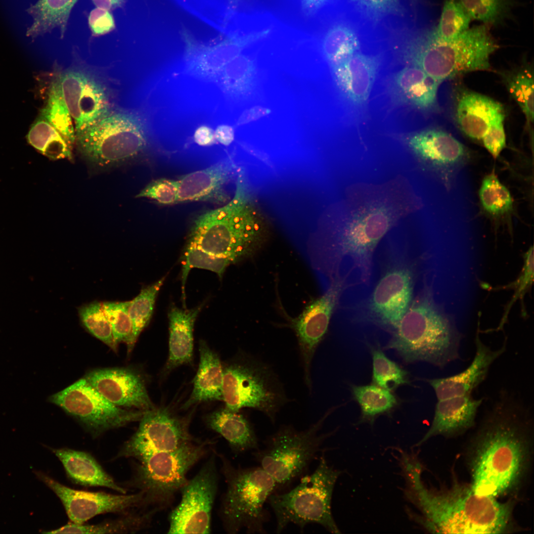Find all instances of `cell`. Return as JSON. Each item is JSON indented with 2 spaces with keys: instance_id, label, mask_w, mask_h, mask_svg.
Listing matches in <instances>:
<instances>
[{
  "instance_id": "6da1fadb",
  "label": "cell",
  "mask_w": 534,
  "mask_h": 534,
  "mask_svg": "<svg viewBox=\"0 0 534 534\" xmlns=\"http://www.w3.org/2000/svg\"><path fill=\"white\" fill-rule=\"evenodd\" d=\"M424 198L402 175L382 183L359 182L346 188L328 215L306 256L325 285L346 277L369 285L376 250L384 236L404 218L425 208Z\"/></svg>"
},
{
  "instance_id": "7a4b0ae2",
  "label": "cell",
  "mask_w": 534,
  "mask_h": 534,
  "mask_svg": "<svg viewBox=\"0 0 534 534\" xmlns=\"http://www.w3.org/2000/svg\"><path fill=\"white\" fill-rule=\"evenodd\" d=\"M522 400L502 390L486 411L474 437L471 486L497 498L516 490L529 465L533 419Z\"/></svg>"
},
{
  "instance_id": "3957f363",
  "label": "cell",
  "mask_w": 534,
  "mask_h": 534,
  "mask_svg": "<svg viewBox=\"0 0 534 534\" xmlns=\"http://www.w3.org/2000/svg\"><path fill=\"white\" fill-rule=\"evenodd\" d=\"M400 463L406 495L422 512L429 530L447 534H500L509 530L510 501L480 495L471 485L457 483L445 489H429L421 480L418 461L406 458Z\"/></svg>"
},
{
  "instance_id": "277c9868",
  "label": "cell",
  "mask_w": 534,
  "mask_h": 534,
  "mask_svg": "<svg viewBox=\"0 0 534 534\" xmlns=\"http://www.w3.org/2000/svg\"><path fill=\"white\" fill-rule=\"evenodd\" d=\"M269 235L268 222L241 171L233 197L196 219L187 244L234 264L253 257Z\"/></svg>"
},
{
  "instance_id": "5b68a950",
  "label": "cell",
  "mask_w": 534,
  "mask_h": 534,
  "mask_svg": "<svg viewBox=\"0 0 534 534\" xmlns=\"http://www.w3.org/2000/svg\"><path fill=\"white\" fill-rule=\"evenodd\" d=\"M497 48L490 27L484 24L448 41L437 38L433 29L418 34L406 44L404 53L411 65L444 83L462 74L489 69L490 56Z\"/></svg>"
},
{
  "instance_id": "8992f818",
  "label": "cell",
  "mask_w": 534,
  "mask_h": 534,
  "mask_svg": "<svg viewBox=\"0 0 534 534\" xmlns=\"http://www.w3.org/2000/svg\"><path fill=\"white\" fill-rule=\"evenodd\" d=\"M388 348L407 362L422 361L444 369L460 357V337L421 294L413 299L390 333Z\"/></svg>"
},
{
  "instance_id": "52a82bcc",
  "label": "cell",
  "mask_w": 534,
  "mask_h": 534,
  "mask_svg": "<svg viewBox=\"0 0 534 534\" xmlns=\"http://www.w3.org/2000/svg\"><path fill=\"white\" fill-rule=\"evenodd\" d=\"M216 454L226 484L219 510L224 530L230 534L243 529L248 534H266L264 526L269 515L265 505L277 492L275 482L259 466L235 467L223 454Z\"/></svg>"
},
{
  "instance_id": "ba28073f",
  "label": "cell",
  "mask_w": 534,
  "mask_h": 534,
  "mask_svg": "<svg viewBox=\"0 0 534 534\" xmlns=\"http://www.w3.org/2000/svg\"><path fill=\"white\" fill-rule=\"evenodd\" d=\"M324 455L323 451L314 471L302 477L296 487L274 493L268 498L276 518V533H281L290 524L301 531L308 524H317L331 533H341L332 515L331 501L342 472L330 466Z\"/></svg>"
},
{
  "instance_id": "9c48e42d",
  "label": "cell",
  "mask_w": 534,
  "mask_h": 534,
  "mask_svg": "<svg viewBox=\"0 0 534 534\" xmlns=\"http://www.w3.org/2000/svg\"><path fill=\"white\" fill-rule=\"evenodd\" d=\"M214 444L211 440H199L137 460L130 484L142 493L143 509L159 512L169 507L187 481L189 470L209 454Z\"/></svg>"
},
{
  "instance_id": "30bf717a",
  "label": "cell",
  "mask_w": 534,
  "mask_h": 534,
  "mask_svg": "<svg viewBox=\"0 0 534 534\" xmlns=\"http://www.w3.org/2000/svg\"><path fill=\"white\" fill-rule=\"evenodd\" d=\"M329 409L309 428L298 430L284 425L264 441V447L253 453L254 458L275 482L277 492H281L308 470L312 460L321 450L324 442L335 431L320 433L325 420L335 410Z\"/></svg>"
},
{
  "instance_id": "8fae6325",
  "label": "cell",
  "mask_w": 534,
  "mask_h": 534,
  "mask_svg": "<svg viewBox=\"0 0 534 534\" xmlns=\"http://www.w3.org/2000/svg\"><path fill=\"white\" fill-rule=\"evenodd\" d=\"M139 115L112 111L91 126L76 134L75 143L83 157L101 168L131 162L145 150L148 135Z\"/></svg>"
},
{
  "instance_id": "7c38bea8",
  "label": "cell",
  "mask_w": 534,
  "mask_h": 534,
  "mask_svg": "<svg viewBox=\"0 0 534 534\" xmlns=\"http://www.w3.org/2000/svg\"><path fill=\"white\" fill-rule=\"evenodd\" d=\"M222 369L225 407L234 412L243 408L254 409L263 412L274 423L277 414L289 400L273 369L246 353L224 365Z\"/></svg>"
},
{
  "instance_id": "4fadbf2b",
  "label": "cell",
  "mask_w": 534,
  "mask_h": 534,
  "mask_svg": "<svg viewBox=\"0 0 534 534\" xmlns=\"http://www.w3.org/2000/svg\"><path fill=\"white\" fill-rule=\"evenodd\" d=\"M367 298L355 308L356 320L390 333L414 297L416 264L405 253L390 256Z\"/></svg>"
},
{
  "instance_id": "5bb4252c",
  "label": "cell",
  "mask_w": 534,
  "mask_h": 534,
  "mask_svg": "<svg viewBox=\"0 0 534 534\" xmlns=\"http://www.w3.org/2000/svg\"><path fill=\"white\" fill-rule=\"evenodd\" d=\"M48 400L78 420L95 437L139 421L144 412L114 405L84 377L52 395Z\"/></svg>"
},
{
  "instance_id": "9a60e30c",
  "label": "cell",
  "mask_w": 534,
  "mask_h": 534,
  "mask_svg": "<svg viewBox=\"0 0 534 534\" xmlns=\"http://www.w3.org/2000/svg\"><path fill=\"white\" fill-rule=\"evenodd\" d=\"M216 452L213 449L197 474L180 490L181 499L169 517L168 534H210L212 512L218 491Z\"/></svg>"
},
{
  "instance_id": "2e32d148",
  "label": "cell",
  "mask_w": 534,
  "mask_h": 534,
  "mask_svg": "<svg viewBox=\"0 0 534 534\" xmlns=\"http://www.w3.org/2000/svg\"><path fill=\"white\" fill-rule=\"evenodd\" d=\"M189 423V418L178 416L166 407L145 410L137 431L124 445L118 456L138 460L199 441L190 433Z\"/></svg>"
},
{
  "instance_id": "e0dca14e",
  "label": "cell",
  "mask_w": 534,
  "mask_h": 534,
  "mask_svg": "<svg viewBox=\"0 0 534 534\" xmlns=\"http://www.w3.org/2000/svg\"><path fill=\"white\" fill-rule=\"evenodd\" d=\"M402 140L422 173L443 178L467 171L465 147L446 131L426 129L407 134Z\"/></svg>"
},
{
  "instance_id": "ac0fdd59",
  "label": "cell",
  "mask_w": 534,
  "mask_h": 534,
  "mask_svg": "<svg viewBox=\"0 0 534 534\" xmlns=\"http://www.w3.org/2000/svg\"><path fill=\"white\" fill-rule=\"evenodd\" d=\"M351 287L347 278H336L322 296L312 301L299 316L289 320V326L294 331L298 341L304 381L310 393L311 369L314 354L327 333L332 314L343 293Z\"/></svg>"
},
{
  "instance_id": "d6986e66",
  "label": "cell",
  "mask_w": 534,
  "mask_h": 534,
  "mask_svg": "<svg viewBox=\"0 0 534 534\" xmlns=\"http://www.w3.org/2000/svg\"><path fill=\"white\" fill-rule=\"evenodd\" d=\"M57 79L63 98L75 125L76 134L111 111L107 88L89 72L71 69Z\"/></svg>"
},
{
  "instance_id": "ffe728a7",
  "label": "cell",
  "mask_w": 534,
  "mask_h": 534,
  "mask_svg": "<svg viewBox=\"0 0 534 534\" xmlns=\"http://www.w3.org/2000/svg\"><path fill=\"white\" fill-rule=\"evenodd\" d=\"M36 478L52 490L61 500L72 523L82 524L93 517L106 513L126 514L142 509V492L115 495L89 492L69 488L46 473L33 470Z\"/></svg>"
},
{
  "instance_id": "44dd1931",
  "label": "cell",
  "mask_w": 534,
  "mask_h": 534,
  "mask_svg": "<svg viewBox=\"0 0 534 534\" xmlns=\"http://www.w3.org/2000/svg\"><path fill=\"white\" fill-rule=\"evenodd\" d=\"M265 37V33L262 30L250 31L214 44H205L194 40L188 32H183L186 71L202 80H217L227 63Z\"/></svg>"
},
{
  "instance_id": "7402d4cb",
  "label": "cell",
  "mask_w": 534,
  "mask_h": 534,
  "mask_svg": "<svg viewBox=\"0 0 534 534\" xmlns=\"http://www.w3.org/2000/svg\"><path fill=\"white\" fill-rule=\"evenodd\" d=\"M84 378L114 405L127 409L145 411L154 407L148 394L142 375L134 368H98Z\"/></svg>"
},
{
  "instance_id": "603a6c76",
  "label": "cell",
  "mask_w": 534,
  "mask_h": 534,
  "mask_svg": "<svg viewBox=\"0 0 534 534\" xmlns=\"http://www.w3.org/2000/svg\"><path fill=\"white\" fill-rule=\"evenodd\" d=\"M234 165L229 158L221 159L204 169L194 171L178 179L177 203L209 202L218 204L231 198L227 187L235 176Z\"/></svg>"
},
{
  "instance_id": "cb8c5ba5",
  "label": "cell",
  "mask_w": 534,
  "mask_h": 534,
  "mask_svg": "<svg viewBox=\"0 0 534 534\" xmlns=\"http://www.w3.org/2000/svg\"><path fill=\"white\" fill-rule=\"evenodd\" d=\"M478 328L475 343V354L470 365L462 371L448 377L426 379L438 400L472 395L487 378L490 366L506 350V340L499 349L492 350L479 337Z\"/></svg>"
},
{
  "instance_id": "d4e9b609",
  "label": "cell",
  "mask_w": 534,
  "mask_h": 534,
  "mask_svg": "<svg viewBox=\"0 0 534 534\" xmlns=\"http://www.w3.org/2000/svg\"><path fill=\"white\" fill-rule=\"evenodd\" d=\"M380 63L379 56L359 52L331 68L337 86L353 105L363 107L366 104Z\"/></svg>"
},
{
  "instance_id": "484cf974",
  "label": "cell",
  "mask_w": 534,
  "mask_h": 534,
  "mask_svg": "<svg viewBox=\"0 0 534 534\" xmlns=\"http://www.w3.org/2000/svg\"><path fill=\"white\" fill-rule=\"evenodd\" d=\"M442 83L420 68L411 65L393 76L390 92L399 104L423 112H432L439 108L438 92Z\"/></svg>"
},
{
  "instance_id": "4316f807",
  "label": "cell",
  "mask_w": 534,
  "mask_h": 534,
  "mask_svg": "<svg viewBox=\"0 0 534 534\" xmlns=\"http://www.w3.org/2000/svg\"><path fill=\"white\" fill-rule=\"evenodd\" d=\"M484 399L472 395L438 400L431 425L417 445L437 436L452 437L474 426L479 409Z\"/></svg>"
},
{
  "instance_id": "83f0119b",
  "label": "cell",
  "mask_w": 534,
  "mask_h": 534,
  "mask_svg": "<svg viewBox=\"0 0 534 534\" xmlns=\"http://www.w3.org/2000/svg\"><path fill=\"white\" fill-rule=\"evenodd\" d=\"M455 118L462 132L470 138L481 140L490 127L504 119L501 104L482 94L463 92L458 99Z\"/></svg>"
},
{
  "instance_id": "f1b7e54d",
  "label": "cell",
  "mask_w": 534,
  "mask_h": 534,
  "mask_svg": "<svg viewBox=\"0 0 534 534\" xmlns=\"http://www.w3.org/2000/svg\"><path fill=\"white\" fill-rule=\"evenodd\" d=\"M331 23L324 31L321 50L330 68L360 52L364 24L350 10Z\"/></svg>"
},
{
  "instance_id": "f546056e",
  "label": "cell",
  "mask_w": 534,
  "mask_h": 534,
  "mask_svg": "<svg viewBox=\"0 0 534 534\" xmlns=\"http://www.w3.org/2000/svg\"><path fill=\"white\" fill-rule=\"evenodd\" d=\"M202 305L193 309H179L172 306L168 313L169 319V356L165 371L169 372L193 360V329Z\"/></svg>"
},
{
  "instance_id": "4dcf8cb0",
  "label": "cell",
  "mask_w": 534,
  "mask_h": 534,
  "mask_svg": "<svg viewBox=\"0 0 534 534\" xmlns=\"http://www.w3.org/2000/svg\"><path fill=\"white\" fill-rule=\"evenodd\" d=\"M207 426L222 436L234 453L239 454L259 448V440L249 419L239 411L223 408L206 416Z\"/></svg>"
},
{
  "instance_id": "1f68e13d",
  "label": "cell",
  "mask_w": 534,
  "mask_h": 534,
  "mask_svg": "<svg viewBox=\"0 0 534 534\" xmlns=\"http://www.w3.org/2000/svg\"><path fill=\"white\" fill-rule=\"evenodd\" d=\"M62 463L68 477L85 486L102 487L122 494L126 490L119 486L89 453L68 448H49Z\"/></svg>"
},
{
  "instance_id": "d6a6232c",
  "label": "cell",
  "mask_w": 534,
  "mask_h": 534,
  "mask_svg": "<svg viewBox=\"0 0 534 534\" xmlns=\"http://www.w3.org/2000/svg\"><path fill=\"white\" fill-rule=\"evenodd\" d=\"M219 75V85L227 97L237 102L253 100L259 83L253 60L242 53L227 63Z\"/></svg>"
},
{
  "instance_id": "836d02e7",
  "label": "cell",
  "mask_w": 534,
  "mask_h": 534,
  "mask_svg": "<svg viewBox=\"0 0 534 534\" xmlns=\"http://www.w3.org/2000/svg\"><path fill=\"white\" fill-rule=\"evenodd\" d=\"M200 362L191 395L183 406L187 408L201 402L223 400V369L218 355L205 342H199Z\"/></svg>"
},
{
  "instance_id": "e575fe53",
  "label": "cell",
  "mask_w": 534,
  "mask_h": 534,
  "mask_svg": "<svg viewBox=\"0 0 534 534\" xmlns=\"http://www.w3.org/2000/svg\"><path fill=\"white\" fill-rule=\"evenodd\" d=\"M78 0H38L26 10L33 19L26 36L34 40L58 29L61 38L67 31L72 10Z\"/></svg>"
},
{
  "instance_id": "d590c367",
  "label": "cell",
  "mask_w": 534,
  "mask_h": 534,
  "mask_svg": "<svg viewBox=\"0 0 534 534\" xmlns=\"http://www.w3.org/2000/svg\"><path fill=\"white\" fill-rule=\"evenodd\" d=\"M154 509L134 510L121 518L95 525L69 523L45 534H122L134 533L149 527L155 514Z\"/></svg>"
},
{
  "instance_id": "8d00e7d4",
  "label": "cell",
  "mask_w": 534,
  "mask_h": 534,
  "mask_svg": "<svg viewBox=\"0 0 534 534\" xmlns=\"http://www.w3.org/2000/svg\"><path fill=\"white\" fill-rule=\"evenodd\" d=\"M28 142L41 154L53 160L73 159V147L59 132L43 117L32 126Z\"/></svg>"
},
{
  "instance_id": "74e56055",
  "label": "cell",
  "mask_w": 534,
  "mask_h": 534,
  "mask_svg": "<svg viewBox=\"0 0 534 534\" xmlns=\"http://www.w3.org/2000/svg\"><path fill=\"white\" fill-rule=\"evenodd\" d=\"M483 211L490 217L498 219L508 216L513 210V200L508 188L494 171L483 178L479 190Z\"/></svg>"
},
{
  "instance_id": "f35d334b",
  "label": "cell",
  "mask_w": 534,
  "mask_h": 534,
  "mask_svg": "<svg viewBox=\"0 0 534 534\" xmlns=\"http://www.w3.org/2000/svg\"><path fill=\"white\" fill-rule=\"evenodd\" d=\"M352 394L360 406L361 420L372 422L376 417L388 413L398 404L392 393L375 384L353 385Z\"/></svg>"
},
{
  "instance_id": "ab89813d",
  "label": "cell",
  "mask_w": 534,
  "mask_h": 534,
  "mask_svg": "<svg viewBox=\"0 0 534 534\" xmlns=\"http://www.w3.org/2000/svg\"><path fill=\"white\" fill-rule=\"evenodd\" d=\"M352 12L364 24L372 28L391 17H401L404 9L401 0H349Z\"/></svg>"
},
{
  "instance_id": "60d3db41",
  "label": "cell",
  "mask_w": 534,
  "mask_h": 534,
  "mask_svg": "<svg viewBox=\"0 0 534 534\" xmlns=\"http://www.w3.org/2000/svg\"><path fill=\"white\" fill-rule=\"evenodd\" d=\"M41 116L46 119L73 147L76 141L72 118L63 98L58 79L52 83Z\"/></svg>"
},
{
  "instance_id": "b9f144b4",
  "label": "cell",
  "mask_w": 534,
  "mask_h": 534,
  "mask_svg": "<svg viewBox=\"0 0 534 534\" xmlns=\"http://www.w3.org/2000/svg\"><path fill=\"white\" fill-rule=\"evenodd\" d=\"M471 19L489 27H497L510 19L514 0H459Z\"/></svg>"
},
{
  "instance_id": "7bdbcfd3",
  "label": "cell",
  "mask_w": 534,
  "mask_h": 534,
  "mask_svg": "<svg viewBox=\"0 0 534 534\" xmlns=\"http://www.w3.org/2000/svg\"><path fill=\"white\" fill-rule=\"evenodd\" d=\"M165 276L142 288L138 295L129 301V313L133 325V340L135 344L142 331L151 318L156 297Z\"/></svg>"
},
{
  "instance_id": "ee69618b",
  "label": "cell",
  "mask_w": 534,
  "mask_h": 534,
  "mask_svg": "<svg viewBox=\"0 0 534 534\" xmlns=\"http://www.w3.org/2000/svg\"><path fill=\"white\" fill-rule=\"evenodd\" d=\"M374 384L391 392L409 383L407 371L389 359L380 348H371Z\"/></svg>"
},
{
  "instance_id": "f6af8a7d",
  "label": "cell",
  "mask_w": 534,
  "mask_h": 534,
  "mask_svg": "<svg viewBox=\"0 0 534 534\" xmlns=\"http://www.w3.org/2000/svg\"><path fill=\"white\" fill-rule=\"evenodd\" d=\"M471 19L459 0H445L434 34L439 40L454 39L469 29Z\"/></svg>"
},
{
  "instance_id": "bcb514c9",
  "label": "cell",
  "mask_w": 534,
  "mask_h": 534,
  "mask_svg": "<svg viewBox=\"0 0 534 534\" xmlns=\"http://www.w3.org/2000/svg\"><path fill=\"white\" fill-rule=\"evenodd\" d=\"M130 301L102 303L103 311L111 325L115 346L124 343L130 354L135 344L133 340V325L129 313Z\"/></svg>"
},
{
  "instance_id": "7dc6e473",
  "label": "cell",
  "mask_w": 534,
  "mask_h": 534,
  "mask_svg": "<svg viewBox=\"0 0 534 534\" xmlns=\"http://www.w3.org/2000/svg\"><path fill=\"white\" fill-rule=\"evenodd\" d=\"M78 313L83 325L89 333L114 352H117L111 325L103 311L102 303L93 301L83 305L79 308Z\"/></svg>"
},
{
  "instance_id": "c3c4849f",
  "label": "cell",
  "mask_w": 534,
  "mask_h": 534,
  "mask_svg": "<svg viewBox=\"0 0 534 534\" xmlns=\"http://www.w3.org/2000/svg\"><path fill=\"white\" fill-rule=\"evenodd\" d=\"M182 294L185 307V284L190 270L198 268L211 270L222 277L226 268L232 263L229 260L208 253L193 246L187 244L182 260Z\"/></svg>"
},
{
  "instance_id": "681fc988",
  "label": "cell",
  "mask_w": 534,
  "mask_h": 534,
  "mask_svg": "<svg viewBox=\"0 0 534 534\" xmlns=\"http://www.w3.org/2000/svg\"><path fill=\"white\" fill-rule=\"evenodd\" d=\"M507 87L511 96L518 104L527 123L534 121V79L530 69L523 68L507 79Z\"/></svg>"
},
{
  "instance_id": "f907efd6",
  "label": "cell",
  "mask_w": 534,
  "mask_h": 534,
  "mask_svg": "<svg viewBox=\"0 0 534 534\" xmlns=\"http://www.w3.org/2000/svg\"><path fill=\"white\" fill-rule=\"evenodd\" d=\"M523 258L524 265L519 277L514 281L502 287L503 289H513L514 290V294L505 308L502 319L496 329L497 330L503 328L504 325L507 321L509 312L513 305L518 300L521 301L523 309H524L523 298L524 295L532 285L534 281V249L533 246L530 247L529 250L524 254Z\"/></svg>"
},
{
  "instance_id": "816d5d0a",
  "label": "cell",
  "mask_w": 534,
  "mask_h": 534,
  "mask_svg": "<svg viewBox=\"0 0 534 534\" xmlns=\"http://www.w3.org/2000/svg\"><path fill=\"white\" fill-rule=\"evenodd\" d=\"M178 188V180L161 178L148 183L136 196L147 198L163 205L177 203Z\"/></svg>"
},
{
  "instance_id": "f5cc1de1",
  "label": "cell",
  "mask_w": 534,
  "mask_h": 534,
  "mask_svg": "<svg viewBox=\"0 0 534 534\" xmlns=\"http://www.w3.org/2000/svg\"><path fill=\"white\" fill-rule=\"evenodd\" d=\"M504 120L493 123L481 139L484 146L494 159L499 156L506 147Z\"/></svg>"
},
{
  "instance_id": "db71d44e",
  "label": "cell",
  "mask_w": 534,
  "mask_h": 534,
  "mask_svg": "<svg viewBox=\"0 0 534 534\" xmlns=\"http://www.w3.org/2000/svg\"><path fill=\"white\" fill-rule=\"evenodd\" d=\"M88 24L93 36L107 34L115 29V22L111 11L95 7L88 16Z\"/></svg>"
},
{
  "instance_id": "11a10c76",
  "label": "cell",
  "mask_w": 534,
  "mask_h": 534,
  "mask_svg": "<svg viewBox=\"0 0 534 534\" xmlns=\"http://www.w3.org/2000/svg\"><path fill=\"white\" fill-rule=\"evenodd\" d=\"M338 0H299L301 10L307 17L311 18L335 4Z\"/></svg>"
},
{
  "instance_id": "9f6ffc18",
  "label": "cell",
  "mask_w": 534,
  "mask_h": 534,
  "mask_svg": "<svg viewBox=\"0 0 534 534\" xmlns=\"http://www.w3.org/2000/svg\"><path fill=\"white\" fill-rule=\"evenodd\" d=\"M193 138L195 143L202 147L211 146L216 141L214 131L206 126L198 128L194 133Z\"/></svg>"
},
{
  "instance_id": "6f0895ef",
  "label": "cell",
  "mask_w": 534,
  "mask_h": 534,
  "mask_svg": "<svg viewBox=\"0 0 534 534\" xmlns=\"http://www.w3.org/2000/svg\"><path fill=\"white\" fill-rule=\"evenodd\" d=\"M268 108L255 106L244 111L239 118L236 126H240L257 120L270 113Z\"/></svg>"
},
{
  "instance_id": "680465c9",
  "label": "cell",
  "mask_w": 534,
  "mask_h": 534,
  "mask_svg": "<svg viewBox=\"0 0 534 534\" xmlns=\"http://www.w3.org/2000/svg\"><path fill=\"white\" fill-rule=\"evenodd\" d=\"M216 140L222 145L228 146L234 139V131L233 127L227 125H222L217 127L215 132Z\"/></svg>"
},
{
  "instance_id": "91938a15",
  "label": "cell",
  "mask_w": 534,
  "mask_h": 534,
  "mask_svg": "<svg viewBox=\"0 0 534 534\" xmlns=\"http://www.w3.org/2000/svg\"><path fill=\"white\" fill-rule=\"evenodd\" d=\"M96 7L112 11L122 8L126 0H91Z\"/></svg>"
},
{
  "instance_id": "94428289",
  "label": "cell",
  "mask_w": 534,
  "mask_h": 534,
  "mask_svg": "<svg viewBox=\"0 0 534 534\" xmlns=\"http://www.w3.org/2000/svg\"><path fill=\"white\" fill-rule=\"evenodd\" d=\"M410 2V5L412 8V9L414 11V13L415 14V10L416 6L417 4L418 0H409Z\"/></svg>"
}]
</instances>
